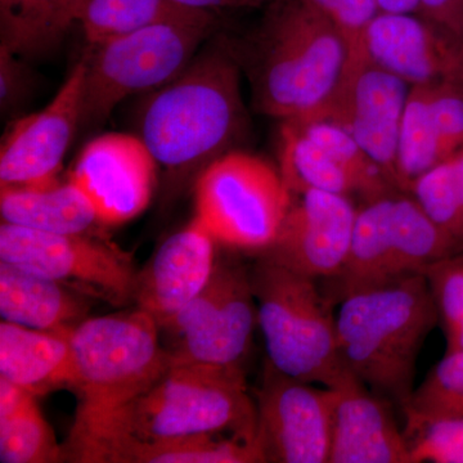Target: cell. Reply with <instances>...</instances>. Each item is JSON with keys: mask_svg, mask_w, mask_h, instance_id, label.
Here are the masks:
<instances>
[{"mask_svg": "<svg viewBox=\"0 0 463 463\" xmlns=\"http://www.w3.org/2000/svg\"><path fill=\"white\" fill-rule=\"evenodd\" d=\"M215 243L194 219L164 241L141 273H137V307L154 317L158 327L172 321L205 288L214 272Z\"/></svg>", "mask_w": 463, "mask_h": 463, "instance_id": "obj_20", "label": "cell"}, {"mask_svg": "<svg viewBox=\"0 0 463 463\" xmlns=\"http://www.w3.org/2000/svg\"><path fill=\"white\" fill-rule=\"evenodd\" d=\"M32 74L16 54L0 47V106L3 114L14 111L29 96Z\"/></svg>", "mask_w": 463, "mask_h": 463, "instance_id": "obj_32", "label": "cell"}, {"mask_svg": "<svg viewBox=\"0 0 463 463\" xmlns=\"http://www.w3.org/2000/svg\"><path fill=\"white\" fill-rule=\"evenodd\" d=\"M407 194L417 201L439 230L463 248V209L452 157L420 175Z\"/></svg>", "mask_w": 463, "mask_h": 463, "instance_id": "obj_28", "label": "cell"}, {"mask_svg": "<svg viewBox=\"0 0 463 463\" xmlns=\"http://www.w3.org/2000/svg\"><path fill=\"white\" fill-rule=\"evenodd\" d=\"M328 389L332 402L328 463H412L392 402L353 374Z\"/></svg>", "mask_w": 463, "mask_h": 463, "instance_id": "obj_19", "label": "cell"}, {"mask_svg": "<svg viewBox=\"0 0 463 463\" xmlns=\"http://www.w3.org/2000/svg\"><path fill=\"white\" fill-rule=\"evenodd\" d=\"M241 69L230 45L207 47L146 102L139 138L163 167L169 190L199 176L242 136Z\"/></svg>", "mask_w": 463, "mask_h": 463, "instance_id": "obj_2", "label": "cell"}, {"mask_svg": "<svg viewBox=\"0 0 463 463\" xmlns=\"http://www.w3.org/2000/svg\"><path fill=\"white\" fill-rule=\"evenodd\" d=\"M410 90L403 79L370 61L318 118L345 128L397 190L399 137Z\"/></svg>", "mask_w": 463, "mask_h": 463, "instance_id": "obj_17", "label": "cell"}, {"mask_svg": "<svg viewBox=\"0 0 463 463\" xmlns=\"http://www.w3.org/2000/svg\"><path fill=\"white\" fill-rule=\"evenodd\" d=\"M234 53L246 67L259 111L281 121L318 118L346 61L339 30L309 0L273 2L245 48Z\"/></svg>", "mask_w": 463, "mask_h": 463, "instance_id": "obj_3", "label": "cell"}, {"mask_svg": "<svg viewBox=\"0 0 463 463\" xmlns=\"http://www.w3.org/2000/svg\"><path fill=\"white\" fill-rule=\"evenodd\" d=\"M66 459L43 416L36 395L0 377V462L54 463Z\"/></svg>", "mask_w": 463, "mask_h": 463, "instance_id": "obj_24", "label": "cell"}, {"mask_svg": "<svg viewBox=\"0 0 463 463\" xmlns=\"http://www.w3.org/2000/svg\"><path fill=\"white\" fill-rule=\"evenodd\" d=\"M404 416L412 463H463V416Z\"/></svg>", "mask_w": 463, "mask_h": 463, "instance_id": "obj_29", "label": "cell"}, {"mask_svg": "<svg viewBox=\"0 0 463 463\" xmlns=\"http://www.w3.org/2000/svg\"><path fill=\"white\" fill-rule=\"evenodd\" d=\"M72 288L0 263V313L3 321L33 330L71 334L85 321L88 303Z\"/></svg>", "mask_w": 463, "mask_h": 463, "instance_id": "obj_21", "label": "cell"}, {"mask_svg": "<svg viewBox=\"0 0 463 463\" xmlns=\"http://www.w3.org/2000/svg\"><path fill=\"white\" fill-rule=\"evenodd\" d=\"M419 14L463 42V0H420Z\"/></svg>", "mask_w": 463, "mask_h": 463, "instance_id": "obj_33", "label": "cell"}, {"mask_svg": "<svg viewBox=\"0 0 463 463\" xmlns=\"http://www.w3.org/2000/svg\"><path fill=\"white\" fill-rule=\"evenodd\" d=\"M156 172V160L139 136L108 133L85 146L70 179L90 197L100 223L118 225L147 209Z\"/></svg>", "mask_w": 463, "mask_h": 463, "instance_id": "obj_16", "label": "cell"}, {"mask_svg": "<svg viewBox=\"0 0 463 463\" xmlns=\"http://www.w3.org/2000/svg\"><path fill=\"white\" fill-rule=\"evenodd\" d=\"M87 0H0V38L17 57L45 53L80 20Z\"/></svg>", "mask_w": 463, "mask_h": 463, "instance_id": "obj_25", "label": "cell"}, {"mask_svg": "<svg viewBox=\"0 0 463 463\" xmlns=\"http://www.w3.org/2000/svg\"><path fill=\"white\" fill-rule=\"evenodd\" d=\"M0 214L5 223L61 234H85L100 223L90 197L69 178L44 185L2 187Z\"/></svg>", "mask_w": 463, "mask_h": 463, "instance_id": "obj_23", "label": "cell"}, {"mask_svg": "<svg viewBox=\"0 0 463 463\" xmlns=\"http://www.w3.org/2000/svg\"><path fill=\"white\" fill-rule=\"evenodd\" d=\"M403 413L463 416V350L446 352L420 386L414 388Z\"/></svg>", "mask_w": 463, "mask_h": 463, "instance_id": "obj_30", "label": "cell"}, {"mask_svg": "<svg viewBox=\"0 0 463 463\" xmlns=\"http://www.w3.org/2000/svg\"><path fill=\"white\" fill-rule=\"evenodd\" d=\"M452 161L453 167H455L457 188H458L459 200H461L463 209V148L453 155Z\"/></svg>", "mask_w": 463, "mask_h": 463, "instance_id": "obj_36", "label": "cell"}, {"mask_svg": "<svg viewBox=\"0 0 463 463\" xmlns=\"http://www.w3.org/2000/svg\"><path fill=\"white\" fill-rule=\"evenodd\" d=\"M279 373L269 362L257 390V440L264 462L328 463L330 389Z\"/></svg>", "mask_w": 463, "mask_h": 463, "instance_id": "obj_13", "label": "cell"}, {"mask_svg": "<svg viewBox=\"0 0 463 463\" xmlns=\"http://www.w3.org/2000/svg\"><path fill=\"white\" fill-rule=\"evenodd\" d=\"M0 377L36 397L71 388L74 354L70 335L0 323Z\"/></svg>", "mask_w": 463, "mask_h": 463, "instance_id": "obj_22", "label": "cell"}, {"mask_svg": "<svg viewBox=\"0 0 463 463\" xmlns=\"http://www.w3.org/2000/svg\"><path fill=\"white\" fill-rule=\"evenodd\" d=\"M462 252L410 194L392 191L358 206L345 264L321 288L336 307L349 295L425 273Z\"/></svg>", "mask_w": 463, "mask_h": 463, "instance_id": "obj_7", "label": "cell"}, {"mask_svg": "<svg viewBox=\"0 0 463 463\" xmlns=\"http://www.w3.org/2000/svg\"><path fill=\"white\" fill-rule=\"evenodd\" d=\"M279 170L292 194L319 190L364 203L397 190L352 134L326 118L282 121Z\"/></svg>", "mask_w": 463, "mask_h": 463, "instance_id": "obj_12", "label": "cell"}, {"mask_svg": "<svg viewBox=\"0 0 463 463\" xmlns=\"http://www.w3.org/2000/svg\"><path fill=\"white\" fill-rule=\"evenodd\" d=\"M344 367L402 411L412 397L417 359L439 325L425 273L349 295L337 304Z\"/></svg>", "mask_w": 463, "mask_h": 463, "instance_id": "obj_4", "label": "cell"}, {"mask_svg": "<svg viewBox=\"0 0 463 463\" xmlns=\"http://www.w3.org/2000/svg\"><path fill=\"white\" fill-rule=\"evenodd\" d=\"M250 276L267 362L279 373L325 388L352 374L341 361L335 306L317 279L265 258Z\"/></svg>", "mask_w": 463, "mask_h": 463, "instance_id": "obj_6", "label": "cell"}, {"mask_svg": "<svg viewBox=\"0 0 463 463\" xmlns=\"http://www.w3.org/2000/svg\"><path fill=\"white\" fill-rule=\"evenodd\" d=\"M0 261L83 289L114 306L134 298L137 273L127 252L85 234H61L5 223Z\"/></svg>", "mask_w": 463, "mask_h": 463, "instance_id": "obj_11", "label": "cell"}, {"mask_svg": "<svg viewBox=\"0 0 463 463\" xmlns=\"http://www.w3.org/2000/svg\"><path fill=\"white\" fill-rule=\"evenodd\" d=\"M74 354L71 388L78 397L66 459L108 463L125 416L165 373L170 356L154 317L137 309L94 317L70 334Z\"/></svg>", "mask_w": 463, "mask_h": 463, "instance_id": "obj_1", "label": "cell"}, {"mask_svg": "<svg viewBox=\"0 0 463 463\" xmlns=\"http://www.w3.org/2000/svg\"><path fill=\"white\" fill-rule=\"evenodd\" d=\"M169 23L215 24V17L173 0H87L79 20L90 45Z\"/></svg>", "mask_w": 463, "mask_h": 463, "instance_id": "obj_26", "label": "cell"}, {"mask_svg": "<svg viewBox=\"0 0 463 463\" xmlns=\"http://www.w3.org/2000/svg\"><path fill=\"white\" fill-rule=\"evenodd\" d=\"M437 307L447 352L463 350V258L461 254L431 265L425 272Z\"/></svg>", "mask_w": 463, "mask_h": 463, "instance_id": "obj_31", "label": "cell"}, {"mask_svg": "<svg viewBox=\"0 0 463 463\" xmlns=\"http://www.w3.org/2000/svg\"><path fill=\"white\" fill-rule=\"evenodd\" d=\"M257 325L251 276L242 265L216 261L203 291L160 331L174 362L243 370Z\"/></svg>", "mask_w": 463, "mask_h": 463, "instance_id": "obj_10", "label": "cell"}, {"mask_svg": "<svg viewBox=\"0 0 463 463\" xmlns=\"http://www.w3.org/2000/svg\"><path fill=\"white\" fill-rule=\"evenodd\" d=\"M194 201V219L215 242L264 252L288 215L292 192L279 167L232 149L197 176Z\"/></svg>", "mask_w": 463, "mask_h": 463, "instance_id": "obj_8", "label": "cell"}, {"mask_svg": "<svg viewBox=\"0 0 463 463\" xmlns=\"http://www.w3.org/2000/svg\"><path fill=\"white\" fill-rule=\"evenodd\" d=\"M383 14H419L420 0H376Z\"/></svg>", "mask_w": 463, "mask_h": 463, "instance_id": "obj_35", "label": "cell"}, {"mask_svg": "<svg viewBox=\"0 0 463 463\" xmlns=\"http://www.w3.org/2000/svg\"><path fill=\"white\" fill-rule=\"evenodd\" d=\"M461 255H462V258H463V252H462V254H461Z\"/></svg>", "mask_w": 463, "mask_h": 463, "instance_id": "obj_37", "label": "cell"}, {"mask_svg": "<svg viewBox=\"0 0 463 463\" xmlns=\"http://www.w3.org/2000/svg\"><path fill=\"white\" fill-rule=\"evenodd\" d=\"M257 439V404L250 397L245 371L170 359L156 383L134 402L109 452L115 463L128 444L200 435Z\"/></svg>", "mask_w": 463, "mask_h": 463, "instance_id": "obj_5", "label": "cell"}, {"mask_svg": "<svg viewBox=\"0 0 463 463\" xmlns=\"http://www.w3.org/2000/svg\"><path fill=\"white\" fill-rule=\"evenodd\" d=\"M368 57L411 87L463 85V42L419 14H383L367 32Z\"/></svg>", "mask_w": 463, "mask_h": 463, "instance_id": "obj_18", "label": "cell"}, {"mask_svg": "<svg viewBox=\"0 0 463 463\" xmlns=\"http://www.w3.org/2000/svg\"><path fill=\"white\" fill-rule=\"evenodd\" d=\"M358 213L352 197L319 190L292 194L288 215L261 258L318 282L345 264Z\"/></svg>", "mask_w": 463, "mask_h": 463, "instance_id": "obj_14", "label": "cell"}, {"mask_svg": "<svg viewBox=\"0 0 463 463\" xmlns=\"http://www.w3.org/2000/svg\"><path fill=\"white\" fill-rule=\"evenodd\" d=\"M214 25L160 24L90 45L80 127H97L128 97L160 90L178 78Z\"/></svg>", "mask_w": 463, "mask_h": 463, "instance_id": "obj_9", "label": "cell"}, {"mask_svg": "<svg viewBox=\"0 0 463 463\" xmlns=\"http://www.w3.org/2000/svg\"><path fill=\"white\" fill-rule=\"evenodd\" d=\"M219 435L173 439L152 443L128 444L115 463H260L258 440Z\"/></svg>", "mask_w": 463, "mask_h": 463, "instance_id": "obj_27", "label": "cell"}, {"mask_svg": "<svg viewBox=\"0 0 463 463\" xmlns=\"http://www.w3.org/2000/svg\"><path fill=\"white\" fill-rule=\"evenodd\" d=\"M85 72L84 56L47 108L14 121L9 128L0 148L2 187L57 181L63 157L80 127Z\"/></svg>", "mask_w": 463, "mask_h": 463, "instance_id": "obj_15", "label": "cell"}, {"mask_svg": "<svg viewBox=\"0 0 463 463\" xmlns=\"http://www.w3.org/2000/svg\"><path fill=\"white\" fill-rule=\"evenodd\" d=\"M173 2L182 7L213 12L225 8H258L268 0H173Z\"/></svg>", "mask_w": 463, "mask_h": 463, "instance_id": "obj_34", "label": "cell"}]
</instances>
